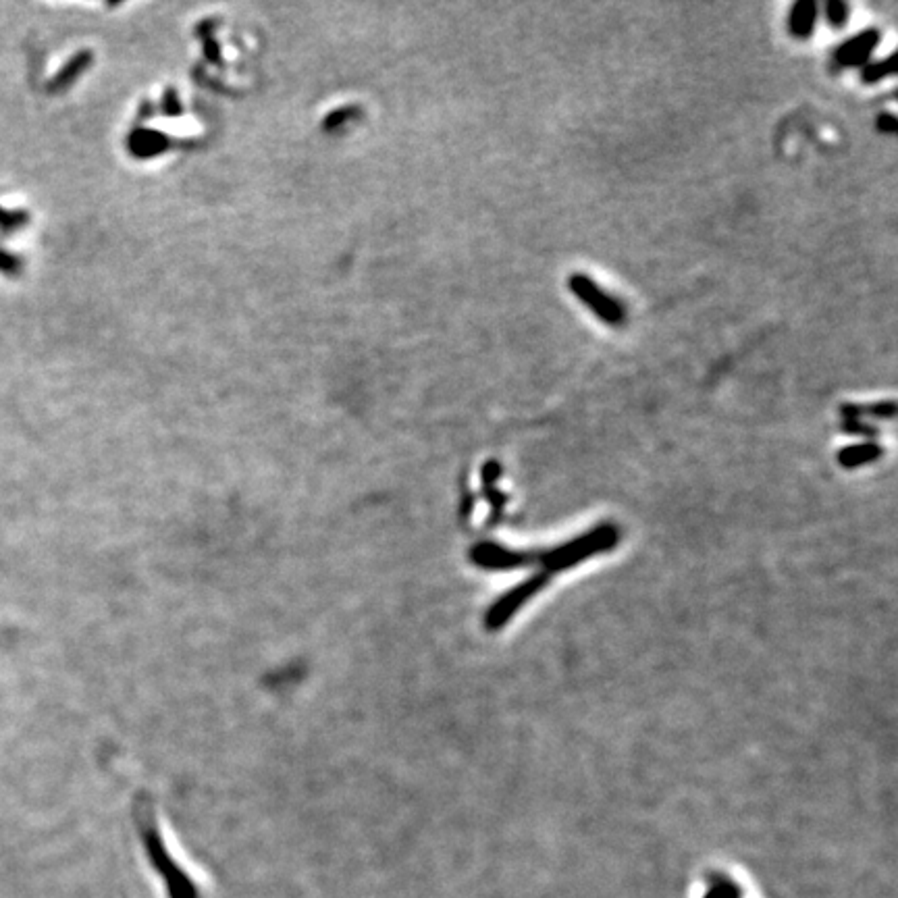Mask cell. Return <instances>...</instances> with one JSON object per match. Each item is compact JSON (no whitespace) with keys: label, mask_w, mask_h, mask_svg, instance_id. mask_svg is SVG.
Masks as SVG:
<instances>
[{"label":"cell","mask_w":898,"mask_h":898,"mask_svg":"<svg viewBox=\"0 0 898 898\" xmlns=\"http://www.w3.org/2000/svg\"><path fill=\"white\" fill-rule=\"evenodd\" d=\"M894 71H896V67H894V55L888 57V59H884V61L867 63L865 67H861V82H863V84H869V86H871V84H878V82H882V79L894 75Z\"/></svg>","instance_id":"cell-7"},{"label":"cell","mask_w":898,"mask_h":898,"mask_svg":"<svg viewBox=\"0 0 898 898\" xmlns=\"http://www.w3.org/2000/svg\"><path fill=\"white\" fill-rule=\"evenodd\" d=\"M840 412H842L844 418H861L863 414H871V416H876V418L892 420L894 414H896V404H894V400H886V402H880V404H874V406L844 404L840 408Z\"/></svg>","instance_id":"cell-6"},{"label":"cell","mask_w":898,"mask_h":898,"mask_svg":"<svg viewBox=\"0 0 898 898\" xmlns=\"http://www.w3.org/2000/svg\"><path fill=\"white\" fill-rule=\"evenodd\" d=\"M842 431L847 433V435H865V437H876L878 435V431L874 427L865 425V422L859 420V418H844Z\"/></svg>","instance_id":"cell-9"},{"label":"cell","mask_w":898,"mask_h":898,"mask_svg":"<svg viewBox=\"0 0 898 898\" xmlns=\"http://www.w3.org/2000/svg\"><path fill=\"white\" fill-rule=\"evenodd\" d=\"M882 34L876 28H869L859 32L855 38L847 40L838 46L834 52V65L838 69H853V67H865L874 55L876 46L880 44Z\"/></svg>","instance_id":"cell-3"},{"label":"cell","mask_w":898,"mask_h":898,"mask_svg":"<svg viewBox=\"0 0 898 898\" xmlns=\"http://www.w3.org/2000/svg\"><path fill=\"white\" fill-rule=\"evenodd\" d=\"M817 7L815 0H797L788 15V32L795 40H809L817 25Z\"/></svg>","instance_id":"cell-4"},{"label":"cell","mask_w":898,"mask_h":898,"mask_svg":"<svg viewBox=\"0 0 898 898\" xmlns=\"http://www.w3.org/2000/svg\"><path fill=\"white\" fill-rule=\"evenodd\" d=\"M824 11H826V21H828V25H832V28H842V25H847L849 13H851L849 5L842 3V0H828Z\"/></svg>","instance_id":"cell-8"},{"label":"cell","mask_w":898,"mask_h":898,"mask_svg":"<svg viewBox=\"0 0 898 898\" xmlns=\"http://www.w3.org/2000/svg\"><path fill=\"white\" fill-rule=\"evenodd\" d=\"M709 898H736V894H734V890L730 886H722L718 890H713L709 894Z\"/></svg>","instance_id":"cell-11"},{"label":"cell","mask_w":898,"mask_h":898,"mask_svg":"<svg viewBox=\"0 0 898 898\" xmlns=\"http://www.w3.org/2000/svg\"><path fill=\"white\" fill-rule=\"evenodd\" d=\"M570 292L583 302L597 319L610 327H622L626 323V308L589 277L583 273H576L568 279Z\"/></svg>","instance_id":"cell-2"},{"label":"cell","mask_w":898,"mask_h":898,"mask_svg":"<svg viewBox=\"0 0 898 898\" xmlns=\"http://www.w3.org/2000/svg\"><path fill=\"white\" fill-rule=\"evenodd\" d=\"M878 129L882 131V134H888V136H892L894 131H896V117L892 115V113H884V115H880L878 117Z\"/></svg>","instance_id":"cell-10"},{"label":"cell","mask_w":898,"mask_h":898,"mask_svg":"<svg viewBox=\"0 0 898 898\" xmlns=\"http://www.w3.org/2000/svg\"><path fill=\"white\" fill-rule=\"evenodd\" d=\"M882 456V447L876 443H861V445H851V447H842L838 452V462L842 468H857L861 464H869L876 462Z\"/></svg>","instance_id":"cell-5"},{"label":"cell","mask_w":898,"mask_h":898,"mask_svg":"<svg viewBox=\"0 0 898 898\" xmlns=\"http://www.w3.org/2000/svg\"><path fill=\"white\" fill-rule=\"evenodd\" d=\"M136 811H138V824L142 830L146 855H148L152 867L158 871V876L165 880L169 896L171 898H198V890H196L194 882L190 880V876L175 863V859L165 849L161 832H158L156 822H154L150 801L146 797H140Z\"/></svg>","instance_id":"cell-1"}]
</instances>
